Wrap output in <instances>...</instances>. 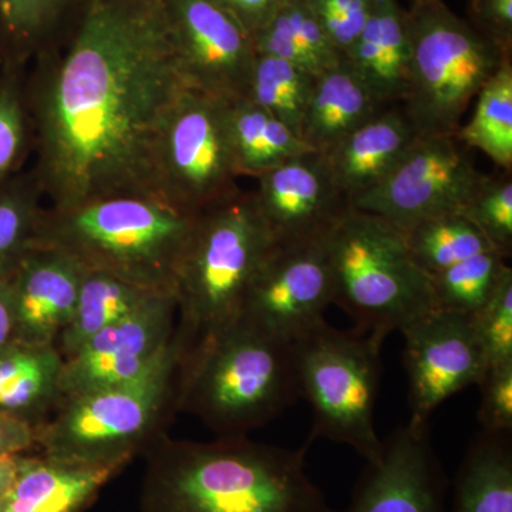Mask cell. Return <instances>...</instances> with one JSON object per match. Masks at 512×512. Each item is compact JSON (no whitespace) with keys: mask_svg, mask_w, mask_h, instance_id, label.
I'll list each match as a JSON object with an SVG mask.
<instances>
[{"mask_svg":"<svg viewBox=\"0 0 512 512\" xmlns=\"http://www.w3.org/2000/svg\"><path fill=\"white\" fill-rule=\"evenodd\" d=\"M198 215L160 195H119L69 208L49 207L36 244L63 249L86 268L174 291L175 274Z\"/></svg>","mask_w":512,"mask_h":512,"instance_id":"obj_3","label":"cell"},{"mask_svg":"<svg viewBox=\"0 0 512 512\" xmlns=\"http://www.w3.org/2000/svg\"><path fill=\"white\" fill-rule=\"evenodd\" d=\"M507 266L503 255L488 251L431 276L436 309L468 315L478 311L494 292Z\"/></svg>","mask_w":512,"mask_h":512,"instance_id":"obj_32","label":"cell"},{"mask_svg":"<svg viewBox=\"0 0 512 512\" xmlns=\"http://www.w3.org/2000/svg\"><path fill=\"white\" fill-rule=\"evenodd\" d=\"M301 397L293 343L239 318L192 357L187 402L224 437L268 423Z\"/></svg>","mask_w":512,"mask_h":512,"instance_id":"obj_6","label":"cell"},{"mask_svg":"<svg viewBox=\"0 0 512 512\" xmlns=\"http://www.w3.org/2000/svg\"><path fill=\"white\" fill-rule=\"evenodd\" d=\"M45 197L32 170L0 184V278H8L36 244Z\"/></svg>","mask_w":512,"mask_h":512,"instance_id":"obj_29","label":"cell"},{"mask_svg":"<svg viewBox=\"0 0 512 512\" xmlns=\"http://www.w3.org/2000/svg\"><path fill=\"white\" fill-rule=\"evenodd\" d=\"M15 340V308L8 278H0V350Z\"/></svg>","mask_w":512,"mask_h":512,"instance_id":"obj_42","label":"cell"},{"mask_svg":"<svg viewBox=\"0 0 512 512\" xmlns=\"http://www.w3.org/2000/svg\"><path fill=\"white\" fill-rule=\"evenodd\" d=\"M178 356L173 342L134 379L67 399L62 414L43 434L47 457L120 466L156 420Z\"/></svg>","mask_w":512,"mask_h":512,"instance_id":"obj_9","label":"cell"},{"mask_svg":"<svg viewBox=\"0 0 512 512\" xmlns=\"http://www.w3.org/2000/svg\"><path fill=\"white\" fill-rule=\"evenodd\" d=\"M160 288L133 284L107 272L86 269L76 308L60 333L62 355L70 357L101 330L140 308Z\"/></svg>","mask_w":512,"mask_h":512,"instance_id":"obj_26","label":"cell"},{"mask_svg":"<svg viewBox=\"0 0 512 512\" xmlns=\"http://www.w3.org/2000/svg\"><path fill=\"white\" fill-rule=\"evenodd\" d=\"M32 147L25 84L19 70L0 73V184L18 174Z\"/></svg>","mask_w":512,"mask_h":512,"instance_id":"obj_34","label":"cell"},{"mask_svg":"<svg viewBox=\"0 0 512 512\" xmlns=\"http://www.w3.org/2000/svg\"><path fill=\"white\" fill-rule=\"evenodd\" d=\"M227 124L241 177L258 178L312 150L295 131L247 99L227 103Z\"/></svg>","mask_w":512,"mask_h":512,"instance_id":"obj_23","label":"cell"},{"mask_svg":"<svg viewBox=\"0 0 512 512\" xmlns=\"http://www.w3.org/2000/svg\"><path fill=\"white\" fill-rule=\"evenodd\" d=\"M485 365L512 360V269L505 268L490 298L471 313Z\"/></svg>","mask_w":512,"mask_h":512,"instance_id":"obj_35","label":"cell"},{"mask_svg":"<svg viewBox=\"0 0 512 512\" xmlns=\"http://www.w3.org/2000/svg\"><path fill=\"white\" fill-rule=\"evenodd\" d=\"M306 3L330 43L345 57L365 28L376 0H306Z\"/></svg>","mask_w":512,"mask_h":512,"instance_id":"obj_37","label":"cell"},{"mask_svg":"<svg viewBox=\"0 0 512 512\" xmlns=\"http://www.w3.org/2000/svg\"><path fill=\"white\" fill-rule=\"evenodd\" d=\"M316 76L275 57L256 55L245 99L285 123L301 137Z\"/></svg>","mask_w":512,"mask_h":512,"instance_id":"obj_30","label":"cell"},{"mask_svg":"<svg viewBox=\"0 0 512 512\" xmlns=\"http://www.w3.org/2000/svg\"><path fill=\"white\" fill-rule=\"evenodd\" d=\"M417 137L402 107H386L325 153L333 178L349 202L375 187Z\"/></svg>","mask_w":512,"mask_h":512,"instance_id":"obj_19","label":"cell"},{"mask_svg":"<svg viewBox=\"0 0 512 512\" xmlns=\"http://www.w3.org/2000/svg\"><path fill=\"white\" fill-rule=\"evenodd\" d=\"M116 464H83L73 461L22 460L0 512H77L116 471Z\"/></svg>","mask_w":512,"mask_h":512,"instance_id":"obj_21","label":"cell"},{"mask_svg":"<svg viewBox=\"0 0 512 512\" xmlns=\"http://www.w3.org/2000/svg\"><path fill=\"white\" fill-rule=\"evenodd\" d=\"M181 72L190 89L245 99L256 52L252 37L215 0H161Z\"/></svg>","mask_w":512,"mask_h":512,"instance_id":"obj_13","label":"cell"},{"mask_svg":"<svg viewBox=\"0 0 512 512\" xmlns=\"http://www.w3.org/2000/svg\"><path fill=\"white\" fill-rule=\"evenodd\" d=\"M406 16L410 66L402 109L417 136L456 137L471 100L511 55L443 2H416Z\"/></svg>","mask_w":512,"mask_h":512,"instance_id":"obj_7","label":"cell"},{"mask_svg":"<svg viewBox=\"0 0 512 512\" xmlns=\"http://www.w3.org/2000/svg\"><path fill=\"white\" fill-rule=\"evenodd\" d=\"M18 461L19 457L16 456L0 457V501L5 497L9 485L15 477Z\"/></svg>","mask_w":512,"mask_h":512,"instance_id":"obj_43","label":"cell"},{"mask_svg":"<svg viewBox=\"0 0 512 512\" xmlns=\"http://www.w3.org/2000/svg\"><path fill=\"white\" fill-rule=\"evenodd\" d=\"M473 26L505 55L512 49V0H470Z\"/></svg>","mask_w":512,"mask_h":512,"instance_id":"obj_39","label":"cell"},{"mask_svg":"<svg viewBox=\"0 0 512 512\" xmlns=\"http://www.w3.org/2000/svg\"><path fill=\"white\" fill-rule=\"evenodd\" d=\"M86 265L49 245H33L9 275L15 340L53 345L76 308Z\"/></svg>","mask_w":512,"mask_h":512,"instance_id":"obj_18","label":"cell"},{"mask_svg":"<svg viewBox=\"0 0 512 512\" xmlns=\"http://www.w3.org/2000/svg\"><path fill=\"white\" fill-rule=\"evenodd\" d=\"M218 5L231 13L249 35L254 36L259 29L274 18L288 0H215Z\"/></svg>","mask_w":512,"mask_h":512,"instance_id":"obj_40","label":"cell"},{"mask_svg":"<svg viewBox=\"0 0 512 512\" xmlns=\"http://www.w3.org/2000/svg\"><path fill=\"white\" fill-rule=\"evenodd\" d=\"M175 311L173 289H160L126 318L101 330L64 360L59 396L72 399L141 375L174 342Z\"/></svg>","mask_w":512,"mask_h":512,"instance_id":"obj_15","label":"cell"},{"mask_svg":"<svg viewBox=\"0 0 512 512\" xmlns=\"http://www.w3.org/2000/svg\"><path fill=\"white\" fill-rule=\"evenodd\" d=\"M451 512H512L511 434L481 431L454 481Z\"/></svg>","mask_w":512,"mask_h":512,"instance_id":"obj_24","label":"cell"},{"mask_svg":"<svg viewBox=\"0 0 512 512\" xmlns=\"http://www.w3.org/2000/svg\"><path fill=\"white\" fill-rule=\"evenodd\" d=\"M481 174L456 137L417 136L393 170L350 205L407 231L431 218L461 214Z\"/></svg>","mask_w":512,"mask_h":512,"instance_id":"obj_11","label":"cell"},{"mask_svg":"<svg viewBox=\"0 0 512 512\" xmlns=\"http://www.w3.org/2000/svg\"><path fill=\"white\" fill-rule=\"evenodd\" d=\"M383 338L342 332L320 320L293 340L299 392L311 404V441L328 439L352 447L376 463L383 441L375 429L382 377Z\"/></svg>","mask_w":512,"mask_h":512,"instance_id":"obj_8","label":"cell"},{"mask_svg":"<svg viewBox=\"0 0 512 512\" xmlns=\"http://www.w3.org/2000/svg\"><path fill=\"white\" fill-rule=\"evenodd\" d=\"M416 2H441V0H416Z\"/></svg>","mask_w":512,"mask_h":512,"instance_id":"obj_44","label":"cell"},{"mask_svg":"<svg viewBox=\"0 0 512 512\" xmlns=\"http://www.w3.org/2000/svg\"><path fill=\"white\" fill-rule=\"evenodd\" d=\"M256 180L252 194L275 244L322 237L350 207L318 151L293 157Z\"/></svg>","mask_w":512,"mask_h":512,"instance_id":"obj_16","label":"cell"},{"mask_svg":"<svg viewBox=\"0 0 512 512\" xmlns=\"http://www.w3.org/2000/svg\"><path fill=\"white\" fill-rule=\"evenodd\" d=\"M447 481L427 429L407 424L383 441L343 512H446Z\"/></svg>","mask_w":512,"mask_h":512,"instance_id":"obj_17","label":"cell"},{"mask_svg":"<svg viewBox=\"0 0 512 512\" xmlns=\"http://www.w3.org/2000/svg\"><path fill=\"white\" fill-rule=\"evenodd\" d=\"M326 247L332 303L352 316L357 332L386 339L436 309L431 276L413 258L404 231L383 218L350 205Z\"/></svg>","mask_w":512,"mask_h":512,"instance_id":"obj_5","label":"cell"},{"mask_svg":"<svg viewBox=\"0 0 512 512\" xmlns=\"http://www.w3.org/2000/svg\"><path fill=\"white\" fill-rule=\"evenodd\" d=\"M461 215L490 242L491 247L510 258L512 254L511 173L481 174Z\"/></svg>","mask_w":512,"mask_h":512,"instance_id":"obj_33","label":"cell"},{"mask_svg":"<svg viewBox=\"0 0 512 512\" xmlns=\"http://www.w3.org/2000/svg\"><path fill=\"white\" fill-rule=\"evenodd\" d=\"M478 421L483 433H512V360L488 366L481 382Z\"/></svg>","mask_w":512,"mask_h":512,"instance_id":"obj_38","label":"cell"},{"mask_svg":"<svg viewBox=\"0 0 512 512\" xmlns=\"http://www.w3.org/2000/svg\"><path fill=\"white\" fill-rule=\"evenodd\" d=\"M82 0H0V60L20 70L59 42Z\"/></svg>","mask_w":512,"mask_h":512,"instance_id":"obj_25","label":"cell"},{"mask_svg":"<svg viewBox=\"0 0 512 512\" xmlns=\"http://www.w3.org/2000/svg\"><path fill=\"white\" fill-rule=\"evenodd\" d=\"M383 107L404 100L410 66L406 12L397 0H376L372 15L343 57Z\"/></svg>","mask_w":512,"mask_h":512,"instance_id":"obj_20","label":"cell"},{"mask_svg":"<svg viewBox=\"0 0 512 512\" xmlns=\"http://www.w3.org/2000/svg\"><path fill=\"white\" fill-rule=\"evenodd\" d=\"M409 376V426L427 429L431 414L481 382L485 357L468 313L433 309L402 330Z\"/></svg>","mask_w":512,"mask_h":512,"instance_id":"obj_14","label":"cell"},{"mask_svg":"<svg viewBox=\"0 0 512 512\" xmlns=\"http://www.w3.org/2000/svg\"><path fill=\"white\" fill-rule=\"evenodd\" d=\"M35 441V431L23 417L0 412V457L16 456Z\"/></svg>","mask_w":512,"mask_h":512,"instance_id":"obj_41","label":"cell"},{"mask_svg":"<svg viewBox=\"0 0 512 512\" xmlns=\"http://www.w3.org/2000/svg\"><path fill=\"white\" fill-rule=\"evenodd\" d=\"M25 86L35 175L50 208L160 195L158 140L190 89L161 0H82ZM161 197V195H160Z\"/></svg>","mask_w":512,"mask_h":512,"instance_id":"obj_1","label":"cell"},{"mask_svg":"<svg viewBox=\"0 0 512 512\" xmlns=\"http://www.w3.org/2000/svg\"><path fill=\"white\" fill-rule=\"evenodd\" d=\"M298 450L224 437L165 454L147 491L148 512H332Z\"/></svg>","mask_w":512,"mask_h":512,"instance_id":"obj_2","label":"cell"},{"mask_svg":"<svg viewBox=\"0 0 512 512\" xmlns=\"http://www.w3.org/2000/svg\"><path fill=\"white\" fill-rule=\"evenodd\" d=\"M63 363L55 345L10 342L0 350V412L22 417L59 396Z\"/></svg>","mask_w":512,"mask_h":512,"instance_id":"obj_27","label":"cell"},{"mask_svg":"<svg viewBox=\"0 0 512 512\" xmlns=\"http://www.w3.org/2000/svg\"><path fill=\"white\" fill-rule=\"evenodd\" d=\"M326 237L274 244L249 285L241 318L289 342L323 320L333 298Z\"/></svg>","mask_w":512,"mask_h":512,"instance_id":"obj_12","label":"cell"},{"mask_svg":"<svg viewBox=\"0 0 512 512\" xmlns=\"http://www.w3.org/2000/svg\"><path fill=\"white\" fill-rule=\"evenodd\" d=\"M476 109L456 138L464 147L477 148L497 167L512 170V63L505 60L477 94Z\"/></svg>","mask_w":512,"mask_h":512,"instance_id":"obj_28","label":"cell"},{"mask_svg":"<svg viewBox=\"0 0 512 512\" xmlns=\"http://www.w3.org/2000/svg\"><path fill=\"white\" fill-rule=\"evenodd\" d=\"M271 20L318 62L323 73L342 62L343 57L330 43L306 0H288Z\"/></svg>","mask_w":512,"mask_h":512,"instance_id":"obj_36","label":"cell"},{"mask_svg":"<svg viewBox=\"0 0 512 512\" xmlns=\"http://www.w3.org/2000/svg\"><path fill=\"white\" fill-rule=\"evenodd\" d=\"M274 238L241 188L198 215L174 279L192 357L242 315L245 296Z\"/></svg>","mask_w":512,"mask_h":512,"instance_id":"obj_4","label":"cell"},{"mask_svg":"<svg viewBox=\"0 0 512 512\" xmlns=\"http://www.w3.org/2000/svg\"><path fill=\"white\" fill-rule=\"evenodd\" d=\"M227 101L187 89L165 121L156 156L157 190L198 215L239 190Z\"/></svg>","mask_w":512,"mask_h":512,"instance_id":"obj_10","label":"cell"},{"mask_svg":"<svg viewBox=\"0 0 512 512\" xmlns=\"http://www.w3.org/2000/svg\"><path fill=\"white\" fill-rule=\"evenodd\" d=\"M404 234L413 258L430 276L471 256L495 251L480 229L461 214L431 218Z\"/></svg>","mask_w":512,"mask_h":512,"instance_id":"obj_31","label":"cell"},{"mask_svg":"<svg viewBox=\"0 0 512 512\" xmlns=\"http://www.w3.org/2000/svg\"><path fill=\"white\" fill-rule=\"evenodd\" d=\"M383 107L345 59L316 77L301 138L312 150L328 153L342 138L375 117Z\"/></svg>","mask_w":512,"mask_h":512,"instance_id":"obj_22","label":"cell"}]
</instances>
